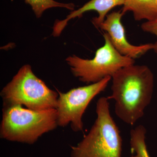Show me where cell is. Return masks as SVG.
Instances as JSON below:
<instances>
[{"instance_id":"8992f818","label":"cell","mask_w":157,"mask_h":157,"mask_svg":"<svg viewBox=\"0 0 157 157\" xmlns=\"http://www.w3.org/2000/svg\"><path fill=\"white\" fill-rule=\"evenodd\" d=\"M111 80V77L107 76L98 82L75 88L67 93L58 91V126L65 127L70 124L74 132H83L82 116L89 104L106 89Z\"/></svg>"},{"instance_id":"9c48e42d","label":"cell","mask_w":157,"mask_h":157,"mask_svg":"<svg viewBox=\"0 0 157 157\" xmlns=\"http://www.w3.org/2000/svg\"><path fill=\"white\" fill-rule=\"evenodd\" d=\"M128 11L137 21L152 20L157 17V0H125L121 12Z\"/></svg>"},{"instance_id":"6da1fadb","label":"cell","mask_w":157,"mask_h":157,"mask_svg":"<svg viewBox=\"0 0 157 157\" xmlns=\"http://www.w3.org/2000/svg\"><path fill=\"white\" fill-rule=\"evenodd\" d=\"M111 95L115 102L116 115L125 123L133 125L143 117L151 101L154 77L145 65L127 66L118 70L111 77Z\"/></svg>"},{"instance_id":"8fae6325","label":"cell","mask_w":157,"mask_h":157,"mask_svg":"<svg viewBox=\"0 0 157 157\" xmlns=\"http://www.w3.org/2000/svg\"><path fill=\"white\" fill-rule=\"evenodd\" d=\"M26 3L30 5L34 13L37 17L42 16L43 12L52 8H65L73 11L75 5L73 3H63L58 2L54 0H25Z\"/></svg>"},{"instance_id":"3957f363","label":"cell","mask_w":157,"mask_h":157,"mask_svg":"<svg viewBox=\"0 0 157 157\" xmlns=\"http://www.w3.org/2000/svg\"><path fill=\"white\" fill-rule=\"evenodd\" d=\"M5 106L0 130L3 139L33 144L58 126L56 109L35 110L20 105Z\"/></svg>"},{"instance_id":"277c9868","label":"cell","mask_w":157,"mask_h":157,"mask_svg":"<svg viewBox=\"0 0 157 157\" xmlns=\"http://www.w3.org/2000/svg\"><path fill=\"white\" fill-rule=\"evenodd\" d=\"M5 106L22 105L35 110L56 109L59 94L37 77L30 66L25 65L2 90Z\"/></svg>"},{"instance_id":"ba28073f","label":"cell","mask_w":157,"mask_h":157,"mask_svg":"<svg viewBox=\"0 0 157 157\" xmlns=\"http://www.w3.org/2000/svg\"><path fill=\"white\" fill-rule=\"evenodd\" d=\"M125 0H91L76 10H74L67 16L66 19L57 21L53 27V35L55 36H59L62 31L65 28L70 20L80 17L85 12L91 11H97L98 17L93 18L94 25L98 27L103 23L109 11L118 6H124Z\"/></svg>"},{"instance_id":"52a82bcc","label":"cell","mask_w":157,"mask_h":157,"mask_svg":"<svg viewBox=\"0 0 157 157\" xmlns=\"http://www.w3.org/2000/svg\"><path fill=\"white\" fill-rule=\"evenodd\" d=\"M124 14L121 11H113L107 14L104 21L98 27L106 31L111 43L122 55L136 59L153 49L152 43L140 45H132L127 40L125 31L121 22Z\"/></svg>"},{"instance_id":"7c38bea8","label":"cell","mask_w":157,"mask_h":157,"mask_svg":"<svg viewBox=\"0 0 157 157\" xmlns=\"http://www.w3.org/2000/svg\"><path fill=\"white\" fill-rule=\"evenodd\" d=\"M141 29L144 32L155 35L157 38V17L151 21H146L142 24ZM153 50L157 54V41L153 44Z\"/></svg>"},{"instance_id":"30bf717a","label":"cell","mask_w":157,"mask_h":157,"mask_svg":"<svg viewBox=\"0 0 157 157\" xmlns=\"http://www.w3.org/2000/svg\"><path fill=\"white\" fill-rule=\"evenodd\" d=\"M146 129L139 125L130 132V145L132 157H150L145 142Z\"/></svg>"},{"instance_id":"5b68a950","label":"cell","mask_w":157,"mask_h":157,"mask_svg":"<svg viewBox=\"0 0 157 157\" xmlns=\"http://www.w3.org/2000/svg\"><path fill=\"white\" fill-rule=\"evenodd\" d=\"M104 45L97 50L93 59L75 55L66 59L73 75L82 82L96 83L107 76L112 77L121 68L135 64V59L122 55L116 49L108 34L104 33Z\"/></svg>"},{"instance_id":"7a4b0ae2","label":"cell","mask_w":157,"mask_h":157,"mask_svg":"<svg viewBox=\"0 0 157 157\" xmlns=\"http://www.w3.org/2000/svg\"><path fill=\"white\" fill-rule=\"evenodd\" d=\"M109 100L98 99L97 118L90 132L75 146H71V157H121L122 139L109 110Z\"/></svg>"}]
</instances>
